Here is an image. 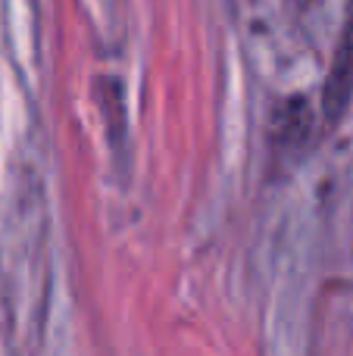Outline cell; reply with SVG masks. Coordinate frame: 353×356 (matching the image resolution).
I'll return each mask as SVG.
<instances>
[{
  "instance_id": "6da1fadb",
  "label": "cell",
  "mask_w": 353,
  "mask_h": 356,
  "mask_svg": "<svg viewBox=\"0 0 353 356\" xmlns=\"http://www.w3.org/2000/svg\"><path fill=\"white\" fill-rule=\"evenodd\" d=\"M353 97V0H347V13H344V29L338 38V50L331 60L329 79L322 88V116L325 122H338L341 113L347 110Z\"/></svg>"
},
{
  "instance_id": "7a4b0ae2",
  "label": "cell",
  "mask_w": 353,
  "mask_h": 356,
  "mask_svg": "<svg viewBox=\"0 0 353 356\" xmlns=\"http://www.w3.org/2000/svg\"><path fill=\"white\" fill-rule=\"evenodd\" d=\"M294 3H300V6H310V3H313V0H294Z\"/></svg>"
}]
</instances>
